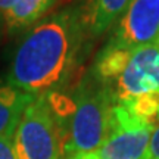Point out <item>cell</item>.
Instances as JSON below:
<instances>
[{"label": "cell", "instance_id": "6da1fadb", "mask_svg": "<svg viewBox=\"0 0 159 159\" xmlns=\"http://www.w3.org/2000/svg\"><path fill=\"white\" fill-rule=\"evenodd\" d=\"M80 28L81 19L69 9L33 27L15 50L7 83L34 97L57 91L74 68Z\"/></svg>", "mask_w": 159, "mask_h": 159}, {"label": "cell", "instance_id": "9c48e42d", "mask_svg": "<svg viewBox=\"0 0 159 159\" xmlns=\"http://www.w3.org/2000/svg\"><path fill=\"white\" fill-rule=\"evenodd\" d=\"M55 3L56 0H16L11 11L3 13L5 28L9 33L28 28L44 16Z\"/></svg>", "mask_w": 159, "mask_h": 159}, {"label": "cell", "instance_id": "4fadbf2b", "mask_svg": "<svg viewBox=\"0 0 159 159\" xmlns=\"http://www.w3.org/2000/svg\"><path fill=\"white\" fill-rule=\"evenodd\" d=\"M15 3H16V0H0V13L3 15L7 11H11Z\"/></svg>", "mask_w": 159, "mask_h": 159}, {"label": "cell", "instance_id": "ba28073f", "mask_svg": "<svg viewBox=\"0 0 159 159\" xmlns=\"http://www.w3.org/2000/svg\"><path fill=\"white\" fill-rule=\"evenodd\" d=\"M33 100L34 96L9 83L0 84V137L13 136L21 115Z\"/></svg>", "mask_w": 159, "mask_h": 159}, {"label": "cell", "instance_id": "30bf717a", "mask_svg": "<svg viewBox=\"0 0 159 159\" xmlns=\"http://www.w3.org/2000/svg\"><path fill=\"white\" fill-rule=\"evenodd\" d=\"M131 52L124 47H118L109 43L97 57L94 63V75L100 81L102 85H109L118 78V75L122 72L125 65L131 56Z\"/></svg>", "mask_w": 159, "mask_h": 159}, {"label": "cell", "instance_id": "9a60e30c", "mask_svg": "<svg viewBox=\"0 0 159 159\" xmlns=\"http://www.w3.org/2000/svg\"><path fill=\"white\" fill-rule=\"evenodd\" d=\"M3 31H5V21H3V15L0 13V39L3 35Z\"/></svg>", "mask_w": 159, "mask_h": 159}, {"label": "cell", "instance_id": "7a4b0ae2", "mask_svg": "<svg viewBox=\"0 0 159 159\" xmlns=\"http://www.w3.org/2000/svg\"><path fill=\"white\" fill-rule=\"evenodd\" d=\"M44 97L59 127L62 156L94 153L102 148L112 130L115 106L112 93L106 85H83L74 99L59 91Z\"/></svg>", "mask_w": 159, "mask_h": 159}, {"label": "cell", "instance_id": "8992f818", "mask_svg": "<svg viewBox=\"0 0 159 159\" xmlns=\"http://www.w3.org/2000/svg\"><path fill=\"white\" fill-rule=\"evenodd\" d=\"M159 40V0H131L121 15L111 44L136 50Z\"/></svg>", "mask_w": 159, "mask_h": 159}, {"label": "cell", "instance_id": "8fae6325", "mask_svg": "<svg viewBox=\"0 0 159 159\" xmlns=\"http://www.w3.org/2000/svg\"><path fill=\"white\" fill-rule=\"evenodd\" d=\"M0 159H18L12 137H0Z\"/></svg>", "mask_w": 159, "mask_h": 159}, {"label": "cell", "instance_id": "3957f363", "mask_svg": "<svg viewBox=\"0 0 159 159\" xmlns=\"http://www.w3.org/2000/svg\"><path fill=\"white\" fill-rule=\"evenodd\" d=\"M18 159H62L59 127L44 96L34 97L12 136Z\"/></svg>", "mask_w": 159, "mask_h": 159}, {"label": "cell", "instance_id": "7c38bea8", "mask_svg": "<svg viewBox=\"0 0 159 159\" xmlns=\"http://www.w3.org/2000/svg\"><path fill=\"white\" fill-rule=\"evenodd\" d=\"M146 159H159V124L152 131L148 149V158Z\"/></svg>", "mask_w": 159, "mask_h": 159}, {"label": "cell", "instance_id": "5bb4252c", "mask_svg": "<svg viewBox=\"0 0 159 159\" xmlns=\"http://www.w3.org/2000/svg\"><path fill=\"white\" fill-rule=\"evenodd\" d=\"M65 159H100V158L96 153H77V155L66 156Z\"/></svg>", "mask_w": 159, "mask_h": 159}, {"label": "cell", "instance_id": "277c9868", "mask_svg": "<svg viewBox=\"0 0 159 159\" xmlns=\"http://www.w3.org/2000/svg\"><path fill=\"white\" fill-rule=\"evenodd\" d=\"M155 127L115 103L111 134L94 153L100 159H146Z\"/></svg>", "mask_w": 159, "mask_h": 159}, {"label": "cell", "instance_id": "5b68a950", "mask_svg": "<svg viewBox=\"0 0 159 159\" xmlns=\"http://www.w3.org/2000/svg\"><path fill=\"white\" fill-rule=\"evenodd\" d=\"M112 84L115 85L111 93L118 105L143 94L159 93V40L131 52L125 68Z\"/></svg>", "mask_w": 159, "mask_h": 159}, {"label": "cell", "instance_id": "52a82bcc", "mask_svg": "<svg viewBox=\"0 0 159 159\" xmlns=\"http://www.w3.org/2000/svg\"><path fill=\"white\" fill-rule=\"evenodd\" d=\"M130 2L131 0H87L81 25L91 37H99L121 18Z\"/></svg>", "mask_w": 159, "mask_h": 159}]
</instances>
